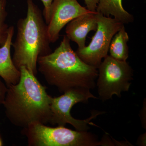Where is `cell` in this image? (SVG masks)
<instances>
[{"label":"cell","mask_w":146,"mask_h":146,"mask_svg":"<svg viewBox=\"0 0 146 146\" xmlns=\"http://www.w3.org/2000/svg\"><path fill=\"white\" fill-rule=\"evenodd\" d=\"M137 144L140 146L146 145V133L142 134L138 138Z\"/></svg>","instance_id":"17"},{"label":"cell","mask_w":146,"mask_h":146,"mask_svg":"<svg viewBox=\"0 0 146 146\" xmlns=\"http://www.w3.org/2000/svg\"><path fill=\"white\" fill-rule=\"evenodd\" d=\"M146 106L145 105L143 107V109H142V110H141V121H142V124H143V125H145V110H146V107H145V106Z\"/></svg>","instance_id":"18"},{"label":"cell","mask_w":146,"mask_h":146,"mask_svg":"<svg viewBox=\"0 0 146 146\" xmlns=\"http://www.w3.org/2000/svg\"><path fill=\"white\" fill-rule=\"evenodd\" d=\"M123 0H99L97 12L106 17L113 16L117 21L125 25L132 23L134 18L124 8Z\"/></svg>","instance_id":"11"},{"label":"cell","mask_w":146,"mask_h":146,"mask_svg":"<svg viewBox=\"0 0 146 146\" xmlns=\"http://www.w3.org/2000/svg\"><path fill=\"white\" fill-rule=\"evenodd\" d=\"M129 36L124 25L111 40L108 50L110 56L117 60L126 61L129 56Z\"/></svg>","instance_id":"12"},{"label":"cell","mask_w":146,"mask_h":146,"mask_svg":"<svg viewBox=\"0 0 146 146\" xmlns=\"http://www.w3.org/2000/svg\"><path fill=\"white\" fill-rule=\"evenodd\" d=\"M7 90V86L0 78V106L3 104Z\"/></svg>","instance_id":"15"},{"label":"cell","mask_w":146,"mask_h":146,"mask_svg":"<svg viewBox=\"0 0 146 146\" xmlns=\"http://www.w3.org/2000/svg\"><path fill=\"white\" fill-rule=\"evenodd\" d=\"M27 11L17 23L12 60L16 68L26 67L36 76L37 60L40 56L52 52L47 31V25L42 11L33 0H27Z\"/></svg>","instance_id":"3"},{"label":"cell","mask_w":146,"mask_h":146,"mask_svg":"<svg viewBox=\"0 0 146 146\" xmlns=\"http://www.w3.org/2000/svg\"><path fill=\"white\" fill-rule=\"evenodd\" d=\"M70 42L64 35L53 52L39 57L38 70L49 84L57 87L61 93L94 89L96 86L98 68L82 61L72 48Z\"/></svg>","instance_id":"2"},{"label":"cell","mask_w":146,"mask_h":146,"mask_svg":"<svg viewBox=\"0 0 146 146\" xmlns=\"http://www.w3.org/2000/svg\"><path fill=\"white\" fill-rule=\"evenodd\" d=\"M14 32V27H9L6 41L0 47V77L3 80L7 86L18 83L21 78L20 70L14 65L11 55Z\"/></svg>","instance_id":"10"},{"label":"cell","mask_w":146,"mask_h":146,"mask_svg":"<svg viewBox=\"0 0 146 146\" xmlns=\"http://www.w3.org/2000/svg\"><path fill=\"white\" fill-rule=\"evenodd\" d=\"M80 5L77 0H53L47 31L50 43L59 39L61 30L73 19L86 13H91Z\"/></svg>","instance_id":"8"},{"label":"cell","mask_w":146,"mask_h":146,"mask_svg":"<svg viewBox=\"0 0 146 146\" xmlns=\"http://www.w3.org/2000/svg\"><path fill=\"white\" fill-rule=\"evenodd\" d=\"M97 28L89 45L78 48L76 53L84 63L97 68L108 55L110 45L114 35L123 24L110 17L97 13Z\"/></svg>","instance_id":"7"},{"label":"cell","mask_w":146,"mask_h":146,"mask_svg":"<svg viewBox=\"0 0 146 146\" xmlns=\"http://www.w3.org/2000/svg\"><path fill=\"white\" fill-rule=\"evenodd\" d=\"M86 8L93 12H96V9L99 0H84Z\"/></svg>","instance_id":"16"},{"label":"cell","mask_w":146,"mask_h":146,"mask_svg":"<svg viewBox=\"0 0 146 146\" xmlns=\"http://www.w3.org/2000/svg\"><path fill=\"white\" fill-rule=\"evenodd\" d=\"M22 133L26 136L30 146H103L95 134L72 130L64 126L53 127L35 123L23 128Z\"/></svg>","instance_id":"4"},{"label":"cell","mask_w":146,"mask_h":146,"mask_svg":"<svg viewBox=\"0 0 146 146\" xmlns=\"http://www.w3.org/2000/svg\"><path fill=\"white\" fill-rule=\"evenodd\" d=\"M90 98L98 99L90 90L75 89L66 91L59 97H52L50 103L51 116L49 123L58 126H65L66 124L72 125L79 131H87L90 127L88 125L99 127L91 122L98 115L105 112L95 111L92 112L90 117L84 120H79L72 117L70 112L72 108L78 103H87Z\"/></svg>","instance_id":"6"},{"label":"cell","mask_w":146,"mask_h":146,"mask_svg":"<svg viewBox=\"0 0 146 146\" xmlns=\"http://www.w3.org/2000/svg\"><path fill=\"white\" fill-rule=\"evenodd\" d=\"M6 0H0V47L5 43L8 36L9 26L6 23L8 13Z\"/></svg>","instance_id":"13"},{"label":"cell","mask_w":146,"mask_h":146,"mask_svg":"<svg viewBox=\"0 0 146 146\" xmlns=\"http://www.w3.org/2000/svg\"><path fill=\"white\" fill-rule=\"evenodd\" d=\"M97 12L86 13L73 19L66 25L65 33L70 41L75 42L78 49L86 46L87 35L97 28Z\"/></svg>","instance_id":"9"},{"label":"cell","mask_w":146,"mask_h":146,"mask_svg":"<svg viewBox=\"0 0 146 146\" xmlns=\"http://www.w3.org/2000/svg\"><path fill=\"white\" fill-rule=\"evenodd\" d=\"M3 141L2 138L1 136L0 135V146H3Z\"/></svg>","instance_id":"19"},{"label":"cell","mask_w":146,"mask_h":146,"mask_svg":"<svg viewBox=\"0 0 146 146\" xmlns=\"http://www.w3.org/2000/svg\"><path fill=\"white\" fill-rule=\"evenodd\" d=\"M44 6V15L45 22L48 25L49 22L51 6L53 0H41Z\"/></svg>","instance_id":"14"},{"label":"cell","mask_w":146,"mask_h":146,"mask_svg":"<svg viewBox=\"0 0 146 146\" xmlns=\"http://www.w3.org/2000/svg\"><path fill=\"white\" fill-rule=\"evenodd\" d=\"M19 70V82L7 86L3 104L6 116L13 125L23 128L35 123L46 124L50 118L52 97L26 67Z\"/></svg>","instance_id":"1"},{"label":"cell","mask_w":146,"mask_h":146,"mask_svg":"<svg viewBox=\"0 0 146 146\" xmlns=\"http://www.w3.org/2000/svg\"><path fill=\"white\" fill-rule=\"evenodd\" d=\"M98 70L96 86L102 101L112 100L115 95L120 98L122 92L129 90L133 70L127 61L117 60L108 55Z\"/></svg>","instance_id":"5"}]
</instances>
